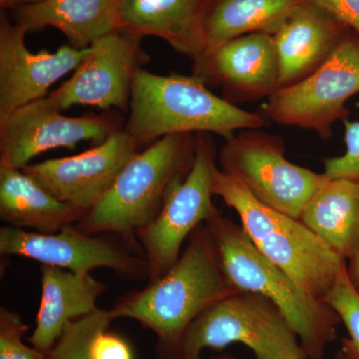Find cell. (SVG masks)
Wrapping results in <instances>:
<instances>
[{
  "instance_id": "obj_1",
  "label": "cell",
  "mask_w": 359,
  "mask_h": 359,
  "mask_svg": "<svg viewBox=\"0 0 359 359\" xmlns=\"http://www.w3.org/2000/svg\"><path fill=\"white\" fill-rule=\"evenodd\" d=\"M235 292L224 278L209 230L202 224L164 276L127 294L110 311L115 320L130 318L154 332L155 359H162L200 313Z\"/></svg>"
},
{
  "instance_id": "obj_2",
  "label": "cell",
  "mask_w": 359,
  "mask_h": 359,
  "mask_svg": "<svg viewBox=\"0 0 359 359\" xmlns=\"http://www.w3.org/2000/svg\"><path fill=\"white\" fill-rule=\"evenodd\" d=\"M266 121L263 112H250L217 96L195 75L164 76L141 68L123 129L141 150L170 135L217 134L226 141L238 131L262 128Z\"/></svg>"
},
{
  "instance_id": "obj_3",
  "label": "cell",
  "mask_w": 359,
  "mask_h": 359,
  "mask_svg": "<svg viewBox=\"0 0 359 359\" xmlns=\"http://www.w3.org/2000/svg\"><path fill=\"white\" fill-rule=\"evenodd\" d=\"M205 226L229 287L237 292H255L269 299L287 318L308 358H325L341 323L334 309L302 289L264 257L242 226L222 212Z\"/></svg>"
},
{
  "instance_id": "obj_4",
  "label": "cell",
  "mask_w": 359,
  "mask_h": 359,
  "mask_svg": "<svg viewBox=\"0 0 359 359\" xmlns=\"http://www.w3.org/2000/svg\"><path fill=\"white\" fill-rule=\"evenodd\" d=\"M195 152V134L170 135L139 151L77 228L90 235L116 236L143 255L136 231L159 214L174 182L186 178Z\"/></svg>"
},
{
  "instance_id": "obj_5",
  "label": "cell",
  "mask_w": 359,
  "mask_h": 359,
  "mask_svg": "<svg viewBox=\"0 0 359 359\" xmlns=\"http://www.w3.org/2000/svg\"><path fill=\"white\" fill-rule=\"evenodd\" d=\"M212 194L235 210L241 226L264 257L309 294L321 301L325 299L346 259L301 219L264 205L240 180L222 170L215 175Z\"/></svg>"
},
{
  "instance_id": "obj_6",
  "label": "cell",
  "mask_w": 359,
  "mask_h": 359,
  "mask_svg": "<svg viewBox=\"0 0 359 359\" xmlns=\"http://www.w3.org/2000/svg\"><path fill=\"white\" fill-rule=\"evenodd\" d=\"M233 344L247 346L255 359H308L278 306L249 292H235L205 309L162 359H203L205 349L222 351Z\"/></svg>"
},
{
  "instance_id": "obj_7",
  "label": "cell",
  "mask_w": 359,
  "mask_h": 359,
  "mask_svg": "<svg viewBox=\"0 0 359 359\" xmlns=\"http://www.w3.org/2000/svg\"><path fill=\"white\" fill-rule=\"evenodd\" d=\"M217 159L211 134H196L192 169L186 178L174 182L156 218L136 231L135 237L147 262V283L164 276L178 261L192 231L221 212L212 202Z\"/></svg>"
},
{
  "instance_id": "obj_8",
  "label": "cell",
  "mask_w": 359,
  "mask_h": 359,
  "mask_svg": "<svg viewBox=\"0 0 359 359\" xmlns=\"http://www.w3.org/2000/svg\"><path fill=\"white\" fill-rule=\"evenodd\" d=\"M218 159L222 171L240 180L257 200L295 219L330 179L292 164L282 137L259 129L242 130L224 141Z\"/></svg>"
},
{
  "instance_id": "obj_9",
  "label": "cell",
  "mask_w": 359,
  "mask_h": 359,
  "mask_svg": "<svg viewBox=\"0 0 359 359\" xmlns=\"http://www.w3.org/2000/svg\"><path fill=\"white\" fill-rule=\"evenodd\" d=\"M359 92V36L351 30L334 53L302 81L276 90L263 106L271 121L311 130L323 140L349 116L346 103Z\"/></svg>"
},
{
  "instance_id": "obj_10",
  "label": "cell",
  "mask_w": 359,
  "mask_h": 359,
  "mask_svg": "<svg viewBox=\"0 0 359 359\" xmlns=\"http://www.w3.org/2000/svg\"><path fill=\"white\" fill-rule=\"evenodd\" d=\"M101 235L84 233L76 224L56 233L4 226L0 229V254L27 257L76 273L109 269L124 280L148 282L147 262L143 255L125 241L116 240V236Z\"/></svg>"
},
{
  "instance_id": "obj_11",
  "label": "cell",
  "mask_w": 359,
  "mask_h": 359,
  "mask_svg": "<svg viewBox=\"0 0 359 359\" xmlns=\"http://www.w3.org/2000/svg\"><path fill=\"white\" fill-rule=\"evenodd\" d=\"M121 126L118 114L110 111L81 117L63 115L47 95L0 120V169H22L41 153L74 148L82 141L98 145Z\"/></svg>"
},
{
  "instance_id": "obj_12",
  "label": "cell",
  "mask_w": 359,
  "mask_h": 359,
  "mask_svg": "<svg viewBox=\"0 0 359 359\" xmlns=\"http://www.w3.org/2000/svg\"><path fill=\"white\" fill-rule=\"evenodd\" d=\"M149 60L140 37L117 30L94 42L72 76L48 98L62 112L78 105L127 112L135 75Z\"/></svg>"
},
{
  "instance_id": "obj_13",
  "label": "cell",
  "mask_w": 359,
  "mask_h": 359,
  "mask_svg": "<svg viewBox=\"0 0 359 359\" xmlns=\"http://www.w3.org/2000/svg\"><path fill=\"white\" fill-rule=\"evenodd\" d=\"M139 151L134 139L121 129L83 153L27 165L21 170L59 200L87 212L109 192Z\"/></svg>"
},
{
  "instance_id": "obj_14",
  "label": "cell",
  "mask_w": 359,
  "mask_h": 359,
  "mask_svg": "<svg viewBox=\"0 0 359 359\" xmlns=\"http://www.w3.org/2000/svg\"><path fill=\"white\" fill-rule=\"evenodd\" d=\"M27 32L6 13L0 18V120L26 104L48 95V89L74 71L89 51L70 44L55 52L32 53Z\"/></svg>"
},
{
  "instance_id": "obj_15",
  "label": "cell",
  "mask_w": 359,
  "mask_h": 359,
  "mask_svg": "<svg viewBox=\"0 0 359 359\" xmlns=\"http://www.w3.org/2000/svg\"><path fill=\"white\" fill-rule=\"evenodd\" d=\"M193 75L208 87H219L233 105L268 99L280 82L275 39L252 33L229 40L193 65Z\"/></svg>"
},
{
  "instance_id": "obj_16",
  "label": "cell",
  "mask_w": 359,
  "mask_h": 359,
  "mask_svg": "<svg viewBox=\"0 0 359 359\" xmlns=\"http://www.w3.org/2000/svg\"><path fill=\"white\" fill-rule=\"evenodd\" d=\"M351 29L311 1L297 8L273 34L278 89L302 81L327 60Z\"/></svg>"
},
{
  "instance_id": "obj_17",
  "label": "cell",
  "mask_w": 359,
  "mask_h": 359,
  "mask_svg": "<svg viewBox=\"0 0 359 359\" xmlns=\"http://www.w3.org/2000/svg\"><path fill=\"white\" fill-rule=\"evenodd\" d=\"M208 0H123L119 30L143 39L155 36L200 62L205 53L203 20Z\"/></svg>"
},
{
  "instance_id": "obj_18",
  "label": "cell",
  "mask_w": 359,
  "mask_h": 359,
  "mask_svg": "<svg viewBox=\"0 0 359 359\" xmlns=\"http://www.w3.org/2000/svg\"><path fill=\"white\" fill-rule=\"evenodd\" d=\"M41 301L34 330L28 341L49 353L71 321L95 311L96 302L107 290L91 273H76L42 264Z\"/></svg>"
},
{
  "instance_id": "obj_19",
  "label": "cell",
  "mask_w": 359,
  "mask_h": 359,
  "mask_svg": "<svg viewBox=\"0 0 359 359\" xmlns=\"http://www.w3.org/2000/svg\"><path fill=\"white\" fill-rule=\"evenodd\" d=\"M123 0H44L11 9V20L32 32L53 27L71 46L88 48L97 40L119 30Z\"/></svg>"
},
{
  "instance_id": "obj_20",
  "label": "cell",
  "mask_w": 359,
  "mask_h": 359,
  "mask_svg": "<svg viewBox=\"0 0 359 359\" xmlns=\"http://www.w3.org/2000/svg\"><path fill=\"white\" fill-rule=\"evenodd\" d=\"M84 211L62 202L21 169H0V219L6 226L56 233L83 219Z\"/></svg>"
},
{
  "instance_id": "obj_21",
  "label": "cell",
  "mask_w": 359,
  "mask_h": 359,
  "mask_svg": "<svg viewBox=\"0 0 359 359\" xmlns=\"http://www.w3.org/2000/svg\"><path fill=\"white\" fill-rule=\"evenodd\" d=\"M299 219L347 261L359 243V177L328 179Z\"/></svg>"
},
{
  "instance_id": "obj_22",
  "label": "cell",
  "mask_w": 359,
  "mask_h": 359,
  "mask_svg": "<svg viewBox=\"0 0 359 359\" xmlns=\"http://www.w3.org/2000/svg\"><path fill=\"white\" fill-rule=\"evenodd\" d=\"M306 2L309 0H208L203 20L205 56L243 35L276 34Z\"/></svg>"
},
{
  "instance_id": "obj_23",
  "label": "cell",
  "mask_w": 359,
  "mask_h": 359,
  "mask_svg": "<svg viewBox=\"0 0 359 359\" xmlns=\"http://www.w3.org/2000/svg\"><path fill=\"white\" fill-rule=\"evenodd\" d=\"M115 320L110 309L97 308L95 311L71 321L47 359H92V346L101 332Z\"/></svg>"
},
{
  "instance_id": "obj_24",
  "label": "cell",
  "mask_w": 359,
  "mask_h": 359,
  "mask_svg": "<svg viewBox=\"0 0 359 359\" xmlns=\"http://www.w3.org/2000/svg\"><path fill=\"white\" fill-rule=\"evenodd\" d=\"M323 301L334 309L348 332V337L341 339L342 348L359 359V292L349 280L346 264Z\"/></svg>"
},
{
  "instance_id": "obj_25",
  "label": "cell",
  "mask_w": 359,
  "mask_h": 359,
  "mask_svg": "<svg viewBox=\"0 0 359 359\" xmlns=\"http://www.w3.org/2000/svg\"><path fill=\"white\" fill-rule=\"evenodd\" d=\"M29 327L23 323L18 313L1 306L0 308V359H47L43 353L34 346L23 342Z\"/></svg>"
},
{
  "instance_id": "obj_26",
  "label": "cell",
  "mask_w": 359,
  "mask_h": 359,
  "mask_svg": "<svg viewBox=\"0 0 359 359\" xmlns=\"http://www.w3.org/2000/svg\"><path fill=\"white\" fill-rule=\"evenodd\" d=\"M344 122L346 152L339 157L323 160L325 174L330 178L359 177V121Z\"/></svg>"
},
{
  "instance_id": "obj_27",
  "label": "cell",
  "mask_w": 359,
  "mask_h": 359,
  "mask_svg": "<svg viewBox=\"0 0 359 359\" xmlns=\"http://www.w3.org/2000/svg\"><path fill=\"white\" fill-rule=\"evenodd\" d=\"M92 359H134V354L122 337L105 330L94 340Z\"/></svg>"
},
{
  "instance_id": "obj_28",
  "label": "cell",
  "mask_w": 359,
  "mask_h": 359,
  "mask_svg": "<svg viewBox=\"0 0 359 359\" xmlns=\"http://www.w3.org/2000/svg\"><path fill=\"white\" fill-rule=\"evenodd\" d=\"M348 26L359 36V0H309Z\"/></svg>"
},
{
  "instance_id": "obj_29",
  "label": "cell",
  "mask_w": 359,
  "mask_h": 359,
  "mask_svg": "<svg viewBox=\"0 0 359 359\" xmlns=\"http://www.w3.org/2000/svg\"><path fill=\"white\" fill-rule=\"evenodd\" d=\"M347 261L349 262V264L346 263L347 275L354 289L359 292V243Z\"/></svg>"
},
{
  "instance_id": "obj_30",
  "label": "cell",
  "mask_w": 359,
  "mask_h": 359,
  "mask_svg": "<svg viewBox=\"0 0 359 359\" xmlns=\"http://www.w3.org/2000/svg\"><path fill=\"white\" fill-rule=\"evenodd\" d=\"M44 0H0V6L4 9L15 8V7L26 6V4H39Z\"/></svg>"
},
{
  "instance_id": "obj_31",
  "label": "cell",
  "mask_w": 359,
  "mask_h": 359,
  "mask_svg": "<svg viewBox=\"0 0 359 359\" xmlns=\"http://www.w3.org/2000/svg\"><path fill=\"white\" fill-rule=\"evenodd\" d=\"M334 359H355L353 358V355H351V353H348V351H346V349L342 348L340 349L339 353H337V355H335Z\"/></svg>"
},
{
  "instance_id": "obj_32",
  "label": "cell",
  "mask_w": 359,
  "mask_h": 359,
  "mask_svg": "<svg viewBox=\"0 0 359 359\" xmlns=\"http://www.w3.org/2000/svg\"><path fill=\"white\" fill-rule=\"evenodd\" d=\"M209 359H242L238 358V356L233 355L231 353H219L217 354V355L212 356Z\"/></svg>"
}]
</instances>
